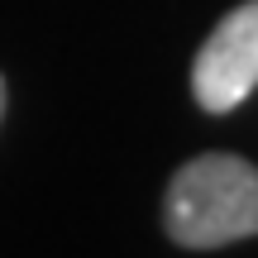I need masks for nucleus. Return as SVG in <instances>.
<instances>
[{"label":"nucleus","instance_id":"f257e3e1","mask_svg":"<svg viewBox=\"0 0 258 258\" xmlns=\"http://www.w3.org/2000/svg\"><path fill=\"white\" fill-rule=\"evenodd\" d=\"M163 225L182 249H225L258 234V167L239 153H196L167 182Z\"/></svg>","mask_w":258,"mask_h":258},{"label":"nucleus","instance_id":"7ed1b4c3","mask_svg":"<svg viewBox=\"0 0 258 258\" xmlns=\"http://www.w3.org/2000/svg\"><path fill=\"white\" fill-rule=\"evenodd\" d=\"M0 115H5V77H0Z\"/></svg>","mask_w":258,"mask_h":258},{"label":"nucleus","instance_id":"f03ea898","mask_svg":"<svg viewBox=\"0 0 258 258\" xmlns=\"http://www.w3.org/2000/svg\"><path fill=\"white\" fill-rule=\"evenodd\" d=\"M253 91H258V0H244L201 43L191 62V96L206 115H230Z\"/></svg>","mask_w":258,"mask_h":258}]
</instances>
